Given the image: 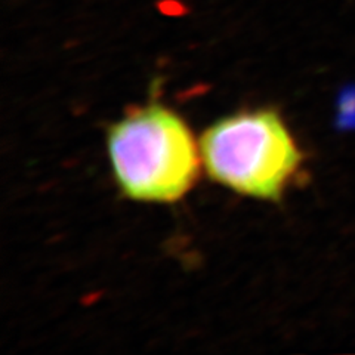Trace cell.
Wrapping results in <instances>:
<instances>
[{
	"label": "cell",
	"mask_w": 355,
	"mask_h": 355,
	"mask_svg": "<svg viewBox=\"0 0 355 355\" xmlns=\"http://www.w3.org/2000/svg\"><path fill=\"white\" fill-rule=\"evenodd\" d=\"M116 180L137 202L172 203L198 176V153L185 121L159 104L132 110L108 129Z\"/></svg>",
	"instance_id": "1"
},
{
	"label": "cell",
	"mask_w": 355,
	"mask_h": 355,
	"mask_svg": "<svg viewBox=\"0 0 355 355\" xmlns=\"http://www.w3.org/2000/svg\"><path fill=\"white\" fill-rule=\"evenodd\" d=\"M200 155L214 181L271 202L282 198L304 159L291 130L271 108L215 121L200 138Z\"/></svg>",
	"instance_id": "2"
}]
</instances>
